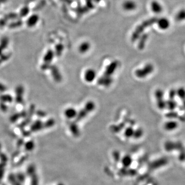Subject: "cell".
I'll list each match as a JSON object with an SVG mask.
<instances>
[{"label": "cell", "mask_w": 185, "mask_h": 185, "mask_svg": "<svg viewBox=\"0 0 185 185\" xmlns=\"http://www.w3.org/2000/svg\"><path fill=\"white\" fill-rule=\"evenodd\" d=\"M35 112H36V106H35V104H32L29 106V112L27 113V116H26L24 120H23L22 122L19 125V128L21 129H22L24 127L27 126V125H29L31 123L32 117L35 114Z\"/></svg>", "instance_id": "1"}, {"label": "cell", "mask_w": 185, "mask_h": 185, "mask_svg": "<svg viewBox=\"0 0 185 185\" xmlns=\"http://www.w3.org/2000/svg\"><path fill=\"white\" fill-rule=\"evenodd\" d=\"M154 68L153 65L150 63H149L145 65L142 69H137L135 71V75L137 77L140 78L146 77L147 76L152 73L154 71Z\"/></svg>", "instance_id": "2"}, {"label": "cell", "mask_w": 185, "mask_h": 185, "mask_svg": "<svg viewBox=\"0 0 185 185\" xmlns=\"http://www.w3.org/2000/svg\"><path fill=\"white\" fill-rule=\"evenodd\" d=\"M153 21L151 20L149 21H146L144 22L142 24L140 25L139 26L137 27L136 29H135L134 32L132 36L131 39L133 41H134L135 40H136L137 39L139 38V35L141 34L143 31L144 30V29L146 27L148 26L151 23H152Z\"/></svg>", "instance_id": "3"}, {"label": "cell", "mask_w": 185, "mask_h": 185, "mask_svg": "<svg viewBox=\"0 0 185 185\" xmlns=\"http://www.w3.org/2000/svg\"><path fill=\"white\" fill-rule=\"evenodd\" d=\"M16 97L15 101L16 103L18 104H22L23 103V95L24 93V89L22 85H19L16 86L15 90Z\"/></svg>", "instance_id": "4"}, {"label": "cell", "mask_w": 185, "mask_h": 185, "mask_svg": "<svg viewBox=\"0 0 185 185\" xmlns=\"http://www.w3.org/2000/svg\"><path fill=\"white\" fill-rule=\"evenodd\" d=\"M136 3L132 0H127L122 4V7L126 11H133L136 8Z\"/></svg>", "instance_id": "5"}, {"label": "cell", "mask_w": 185, "mask_h": 185, "mask_svg": "<svg viewBox=\"0 0 185 185\" xmlns=\"http://www.w3.org/2000/svg\"><path fill=\"white\" fill-rule=\"evenodd\" d=\"M117 66H118V62L117 61H113L112 63H111L110 65H108L106 67L104 75L105 76L110 77L114 71H115Z\"/></svg>", "instance_id": "6"}, {"label": "cell", "mask_w": 185, "mask_h": 185, "mask_svg": "<svg viewBox=\"0 0 185 185\" xmlns=\"http://www.w3.org/2000/svg\"><path fill=\"white\" fill-rule=\"evenodd\" d=\"M179 124L175 120H170L165 122L164 128L166 130L172 131L176 130L178 128Z\"/></svg>", "instance_id": "7"}, {"label": "cell", "mask_w": 185, "mask_h": 185, "mask_svg": "<svg viewBox=\"0 0 185 185\" xmlns=\"http://www.w3.org/2000/svg\"><path fill=\"white\" fill-rule=\"evenodd\" d=\"M51 75L56 81L59 82L61 80V75L59 69L55 65H51L50 67Z\"/></svg>", "instance_id": "8"}, {"label": "cell", "mask_w": 185, "mask_h": 185, "mask_svg": "<svg viewBox=\"0 0 185 185\" xmlns=\"http://www.w3.org/2000/svg\"><path fill=\"white\" fill-rule=\"evenodd\" d=\"M157 25L160 29L165 31L169 28L170 23L167 19L162 18L158 20Z\"/></svg>", "instance_id": "9"}, {"label": "cell", "mask_w": 185, "mask_h": 185, "mask_svg": "<svg viewBox=\"0 0 185 185\" xmlns=\"http://www.w3.org/2000/svg\"><path fill=\"white\" fill-rule=\"evenodd\" d=\"M151 9L155 14H160L163 10V7L159 2L153 1L151 3Z\"/></svg>", "instance_id": "10"}, {"label": "cell", "mask_w": 185, "mask_h": 185, "mask_svg": "<svg viewBox=\"0 0 185 185\" xmlns=\"http://www.w3.org/2000/svg\"><path fill=\"white\" fill-rule=\"evenodd\" d=\"M43 128H44V123L40 120H37L31 124V130L32 132H35L41 130Z\"/></svg>", "instance_id": "11"}, {"label": "cell", "mask_w": 185, "mask_h": 185, "mask_svg": "<svg viewBox=\"0 0 185 185\" xmlns=\"http://www.w3.org/2000/svg\"><path fill=\"white\" fill-rule=\"evenodd\" d=\"M96 73L93 69H88L84 74V78L87 82H92L95 79Z\"/></svg>", "instance_id": "12"}, {"label": "cell", "mask_w": 185, "mask_h": 185, "mask_svg": "<svg viewBox=\"0 0 185 185\" xmlns=\"http://www.w3.org/2000/svg\"><path fill=\"white\" fill-rule=\"evenodd\" d=\"M27 113L25 111H23L22 112L15 113L10 117V121L11 122L14 123L20 118H25L27 116Z\"/></svg>", "instance_id": "13"}, {"label": "cell", "mask_w": 185, "mask_h": 185, "mask_svg": "<svg viewBox=\"0 0 185 185\" xmlns=\"http://www.w3.org/2000/svg\"><path fill=\"white\" fill-rule=\"evenodd\" d=\"M164 148L165 150L169 152L176 150V143L171 140L167 141L164 144Z\"/></svg>", "instance_id": "14"}, {"label": "cell", "mask_w": 185, "mask_h": 185, "mask_svg": "<svg viewBox=\"0 0 185 185\" xmlns=\"http://www.w3.org/2000/svg\"><path fill=\"white\" fill-rule=\"evenodd\" d=\"M54 56V53L52 50L49 49L47 51L46 53L45 54L44 58H43L44 63L50 64L51 61L53 60Z\"/></svg>", "instance_id": "15"}, {"label": "cell", "mask_w": 185, "mask_h": 185, "mask_svg": "<svg viewBox=\"0 0 185 185\" xmlns=\"http://www.w3.org/2000/svg\"><path fill=\"white\" fill-rule=\"evenodd\" d=\"M65 116H66L67 118L69 119L75 118L77 115V112L75 109L73 108H69L67 110H65Z\"/></svg>", "instance_id": "16"}, {"label": "cell", "mask_w": 185, "mask_h": 185, "mask_svg": "<svg viewBox=\"0 0 185 185\" xmlns=\"http://www.w3.org/2000/svg\"><path fill=\"white\" fill-rule=\"evenodd\" d=\"M112 82V78H111L110 77L105 76H104V77L101 78L98 81V83L104 86H110Z\"/></svg>", "instance_id": "17"}, {"label": "cell", "mask_w": 185, "mask_h": 185, "mask_svg": "<svg viewBox=\"0 0 185 185\" xmlns=\"http://www.w3.org/2000/svg\"><path fill=\"white\" fill-rule=\"evenodd\" d=\"M0 101L2 102H4L6 104L7 103H11L13 101V98L9 94H5L0 96Z\"/></svg>", "instance_id": "18"}, {"label": "cell", "mask_w": 185, "mask_h": 185, "mask_svg": "<svg viewBox=\"0 0 185 185\" xmlns=\"http://www.w3.org/2000/svg\"><path fill=\"white\" fill-rule=\"evenodd\" d=\"M9 41L8 39L6 38H4L2 39L0 43V56L2 55V53L4 50L7 48V47L8 46Z\"/></svg>", "instance_id": "19"}, {"label": "cell", "mask_w": 185, "mask_h": 185, "mask_svg": "<svg viewBox=\"0 0 185 185\" xmlns=\"http://www.w3.org/2000/svg\"><path fill=\"white\" fill-rule=\"evenodd\" d=\"M167 102V107L169 109L170 111L174 110L175 108L177 107V103L174 100V99L169 100Z\"/></svg>", "instance_id": "20"}, {"label": "cell", "mask_w": 185, "mask_h": 185, "mask_svg": "<svg viewBox=\"0 0 185 185\" xmlns=\"http://www.w3.org/2000/svg\"><path fill=\"white\" fill-rule=\"evenodd\" d=\"M90 45L88 42H84L82 43L79 47V51L81 53H86L90 49Z\"/></svg>", "instance_id": "21"}, {"label": "cell", "mask_w": 185, "mask_h": 185, "mask_svg": "<svg viewBox=\"0 0 185 185\" xmlns=\"http://www.w3.org/2000/svg\"><path fill=\"white\" fill-rule=\"evenodd\" d=\"M155 96L157 100L163 99L164 96V92L161 89H157L155 92Z\"/></svg>", "instance_id": "22"}, {"label": "cell", "mask_w": 185, "mask_h": 185, "mask_svg": "<svg viewBox=\"0 0 185 185\" xmlns=\"http://www.w3.org/2000/svg\"><path fill=\"white\" fill-rule=\"evenodd\" d=\"M88 112L85 109L82 110L77 114V115L76 116L77 117L76 120L77 121H79V120H81L82 119L84 118L86 116V115L88 114Z\"/></svg>", "instance_id": "23"}, {"label": "cell", "mask_w": 185, "mask_h": 185, "mask_svg": "<svg viewBox=\"0 0 185 185\" xmlns=\"http://www.w3.org/2000/svg\"><path fill=\"white\" fill-rule=\"evenodd\" d=\"M157 105L159 109L163 110L166 107H167V102L164 100V99L159 100L157 101Z\"/></svg>", "instance_id": "24"}, {"label": "cell", "mask_w": 185, "mask_h": 185, "mask_svg": "<svg viewBox=\"0 0 185 185\" xmlns=\"http://www.w3.org/2000/svg\"><path fill=\"white\" fill-rule=\"evenodd\" d=\"M176 93L179 97L181 99L185 100V89L184 88H180L176 90Z\"/></svg>", "instance_id": "25"}, {"label": "cell", "mask_w": 185, "mask_h": 185, "mask_svg": "<svg viewBox=\"0 0 185 185\" xmlns=\"http://www.w3.org/2000/svg\"><path fill=\"white\" fill-rule=\"evenodd\" d=\"M56 54L57 56H61L64 49V46L62 44H59L56 46Z\"/></svg>", "instance_id": "26"}, {"label": "cell", "mask_w": 185, "mask_h": 185, "mask_svg": "<svg viewBox=\"0 0 185 185\" xmlns=\"http://www.w3.org/2000/svg\"><path fill=\"white\" fill-rule=\"evenodd\" d=\"M95 108V104H94L93 102H88V104H86V107H85V110L88 112H91Z\"/></svg>", "instance_id": "27"}, {"label": "cell", "mask_w": 185, "mask_h": 185, "mask_svg": "<svg viewBox=\"0 0 185 185\" xmlns=\"http://www.w3.org/2000/svg\"><path fill=\"white\" fill-rule=\"evenodd\" d=\"M54 124H55L54 119H50L47 120L45 123H44V128H51V126H53Z\"/></svg>", "instance_id": "28"}, {"label": "cell", "mask_w": 185, "mask_h": 185, "mask_svg": "<svg viewBox=\"0 0 185 185\" xmlns=\"http://www.w3.org/2000/svg\"><path fill=\"white\" fill-rule=\"evenodd\" d=\"M179 159L181 162L185 161V148L179 151Z\"/></svg>", "instance_id": "29"}, {"label": "cell", "mask_w": 185, "mask_h": 185, "mask_svg": "<svg viewBox=\"0 0 185 185\" xmlns=\"http://www.w3.org/2000/svg\"><path fill=\"white\" fill-rule=\"evenodd\" d=\"M11 55L9 54H2L1 56H0V64H1L3 62L5 61H7L8 59L10 58Z\"/></svg>", "instance_id": "30"}, {"label": "cell", "mask_w": 185, "mask_h": 185, "mask_svg": "<svg viewBox=\"0 0 185 185\" xmlns=\"http://www.w3.org/2000/svg\"><path fill=\"white\" fill-rule=\"evenodd\" d=\"M71 132L73 133L74 134L76 135H78V134H79V131L78 129L77 126L75 124L71 125Z\"/></svg>", "instance_id": "31"}, {"label": "cell", "mask_w": 185, "mask_h": 185, "mask_svg": "<svg viewBox=\"0 0 185 185\" xmlns=\"http://www.w3.org/2000/svg\"><path fill=\"white\" fill-rule=\"evenodd\" d=\"M131 162H132L131 159L130 157L129 156L125 157L124 159H123V161H122L123 164L125 166H126V167H128L129 166H130Z\"/></svg>", "instance_id": "32"}, {"label": "cell", "mask_w": 185, "mask_h": 185, "mask_svg": "<svg viewBox=\"0 0 185 185\" xmlns=\"http://www.w3.org/2000/svg\"><path fill=\"white\" fill-rule=\"evenodd\" d=\"M134 133V131L131 128H129L125 131V135L128 137L132 136Z\"/></svg>", "instance_id": "33"}, {"label": "cell", "mask_w": 185, "mask_h": 185, "mask_svg": "<svg viewBox=\"0 0 185 185\" xmlns=\"http://www.w3.org/2000/svg\"><path fill=\"white\" fill-rule=\"evenodd\" d=\"M175 143H176V150L178 151L179 152L185 148L183 144L181 141H176Z\"/></svg>", "instance_id": "34"}, {"label": "cell", "mask_w": 185, "mask_h": 185, "mask_svg": "<svg viewBox=\"0 0 185 185\" xmlns=\"http://www.w3.org/2000/svg\"><path fill=\"white\" fill-rule=\"evenodd\" d=\"M25 146L28 150H33L34 147V142L33 141H29L26 143Z\"/></svg>", "instance_id": "35"}, {"label": "cell", "mask_w": 185, "mask_h": 185, "mask_svg": "<svg viewBox=\"0 0 185 185\" xmlns=\"http://www.w3.org/2000/svg\"><path fill=\"white\" fill-rule=\"evenodd\" d=\"M35 113L36 114L37 116L39 117H41V118H43V117H44L46 116V112L43 111H42V110H38L37 111H36Z\"/></svg>", "instance_id": "36"}, {"label": "cell", "mask_w": 185, "mask_h": 185, "mask_svg": "<svg viewBox=\"0 0 185 185\" xmlns=\"http://www.w3.org/2000/svg\"><path fill=\"white\" fill-rule=\"evenodd\" d=\"M142 134H143V131L139 129H138L136 132H134L133 136L135 138H139L142 136Z\"/></svg>", "instance_id": "37"}, {"label": "cell", "mask_w": 185, "mask_h": 185, "mask_svg": "<svg viewBox=\"0 0 185 185\" xmlns=\"http://www.w3.org/2000/svg\"><path fill=\"white\" fill-rule=\"evenodd\" d=\"M0 109L2 112H6L8 110V106L6 105L5 103L1 102L0 103Z\"/></svg>", "instance_id": "38"}, {"label": "cell", "mask_w": 185, "mask_h": 185, "mask_svg": "<svg viewBox=\"0 0 185 185\" xmlns=\"http://www.w3.org/2000/svg\"><path fill=\"white\" fill-rule=\"evenodd\" d=\"M176 95H177L176 90L174 89H172L170 90V91L169 92V97L170 99H174V98Z\"/></svg>", "instance_id": "39"}, {"label": "cell", "mask_w": 185, "mask_h": 185, "mask_svg": "<svg viewBox=\"0 0 185 185\" xmlns=\"http://www.w3.org/2000/svg\"><path fill=\"white\" fill-rule=\"evenodd\" d=\"M146 36H144V37H142L141 39V41L139 42V49H141L144 47V44L146 43Z\"/></svg>", "instance_id": "40"}, {"label": "cell", "mask_w": 185, "mask_h": 185, "mask_svg": "<svg viewBox=\"0 0 185 185\" xmlns=\"http://www.w3.org/2000/svg\"><path fill=\"white\" fill-rule=\"evenodd\" d=\"M167 115L169 118H174L176 117H177V114L176 113H175V112L172 111V112H170V113H168L167 114Z\"/></svg>", "instance_id": "41"}, {"label": "cell", "mask_w": 185, "mask_h": 185, "mask_svg": "<svg viewBox=\"0 0 185 185\" xmlns=\"http://www.w3.org/2000/svg\"><path fill=\"white\" fill-rule=\"evenodd\" d=\"M7 89V88L6 87V86H5L3 84L0 83V92L1 93L6 92Z\"/></svg>", "instance_id": "42"}, {"label": "cell", "mask_w": 185, "mask_h": 185, "mask_svg": "<svg viewBox=\"0 0 185 185\" xmlns=\"http://www.w3.org/2000/svg\"><path fill=\"white\" fill-rule=\"evenodd\" d=\"M51 65L50 64H47V63H44L41 66V69L42 70H46V69H49Z\"/></svg>", "instance_id": "43"}, {"label": "cell", "mask_w": 185, "mask_h": 185, "mask_svg": "<svg viewBox=\"0 0 185 185\" xmlns=\"http://www.w3.org/2000/svg\"><path fill=\"white\" fill-rule=\"evenodd\" d=\"M31 132L29 131H24L22 132V134L23 136L25 137L29 136V135H31Z\"/></svg>", "instance_id": "44"}, {"label": "cell", "mask_w": 185, "mask_h": 185, "mask_svg": "<svg viewBox=\"0 0 185 185\" xmlns=\"http://www.w3.org/2000/svg\"><path fill=\"white\" fill-rule=\"evenodd\" d=\"M94 1L95 2H97V3H98V2H99L100 1H101V0H94Z\"/></svg>", "instance_id": "45"}, {"label": "cell", "mask_w": 185, "mask_h": 185, "mask_svg": "<svg viewBox=\"0 0 185 185\" xmlns=\"http://www.w3.org/2000/svg\"></svg>", "instance_id": "46"}]
</instances>
